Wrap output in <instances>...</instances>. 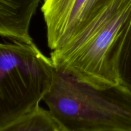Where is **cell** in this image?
Instances as JSON below:
<instances>
[{
  "mask_svg": "<svg viewBox=\"0 0 131 131\" xmlns=\"http://www.w3.org/2000/svg\"><path fill=\"white\" fill-rule=\"evenodd\" d=\"M131 24V0H113L77 35L51 51L56 69L100 88L119 83L118 61Z\"/></svg>",
  "mask_w": 131,
  "mask_h": 131,
  "instance_id": "1",
  "label": "cell"
},
{
  "mask_svg": "<svg viewBox=\"0 0 131 131\" xmlns=\"http://www.w3.org/2000/svg\"><path fill=\"white\" fill-rule=\"evenodd\" d=\"M43 101L63 131H131V92L120 83L97 88L54 67Z\"/></svg>",
  "mask_w": 131,
  "mask_h": 131,
  "instance_id": "2",
  "label": "cell"
},
{
  "mask_svg": "<svg viewBox=\"0 0 131 131\" xmlns=\"http://www.w3.org/2000/svg\"><path fill=\"white\" fill-rule=\"evenodd\" d=\"M54 70L33 42H0V127L39 107Z\"/></svg>",
  "mask_w": 131,
  "mask_h": 131,
  "instance_id": "3",
  "label": "cell"
},
{
  "mask_svg": "<svg viewBox=\"0 0 131 131\" xmlns=\"http://www.w3.org/2000/svg\"><path fill=\"white\" fill-rule=\"evenodd\" d=\"M87 0H43L41 11L49 48L56 49L74 37Z\"/></svg>",
  "mask_w": 131,
  "mask_h": 131,
  "instance_id": "4",
  "label": "cell"
},
{
  "mask_svg": "<svg viewBox=\"0 0 131 131\" xmlns=\"http://www.w3.org/2000/svg\"><path fill=\"white\" fill-rule=\"evenodd\" d=\"M43 0H0V36L31 43L30 23Z\"/></svg>",
  "mask_w": 131,
  "mask_h": 131,
  "instance_id": "5",
  "label": "cell"
},
{
  "mask_svg": "<svg viewBox=\"0 0 131 131\" xmlns=\"http://www.w3.org/2000/svg\"><path fill=\"white\" fill-rule=\"evenodd\" d=\"M0 131H63L49 110L40 106L0 127Z\"/></svg>",
  "mask_w": 131,
  "mask_h": 131,
  "instance_id": "6",
  "label": "cell"
},
{
  "mask_svg": "<svg viewBox=\"0 0 131 131\" xmlns=\"http://www.w3.org/2000/svg\"><path fill=\"white\" fill-rule=\"evenodd\" d=\"M118 75L120 84L131 92V24L119 54Z\"/></svg>",
  "mask_w": 131,
  "mask_h": 131,
  "instance_id": "7",
  "label": "cell"
},
{
  "mask_svg": "<svg viewBox=\"0 0 131 131\" xmlns=\"http://www.w3.org/2000/svg\"><path fill=\"white\" fill-rule=\"evenodd\" d=\"M113 0H87L74 37L83 31L90 23Z\"/></svg>",
  "mask_w": 131,
  "mask_h": 131,
  "instance_id": "8",
  "label": "cell"
}]
</instances>
